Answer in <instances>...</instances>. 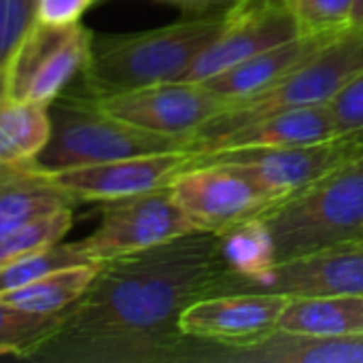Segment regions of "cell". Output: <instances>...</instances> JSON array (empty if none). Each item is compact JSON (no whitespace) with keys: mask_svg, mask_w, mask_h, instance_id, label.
I'll list each match as a JSON object with an SVG mask.
<instances>
[{"mask_svg":"<svg viewBox=\"0 0 363 363\" xmlns=\"http://www.w3.org/2000/svg\"><path fill=\"white\" fill-rule=\"evenodd\" d=\"M230 272L217 232H189L102 262L83 296L55 317L19 359L51 363L194 362L198 338L181 332L183 311Z\"/></svg>","mask_w":363,"mask_h":363,"instance_id":"cell-1","label":"cell"},{"mask_svg":"<svg viewBox=\"0 0 363 363\" xmlns=\"http://www.w3.org/2000/svg\"><path fill=\"white\" fill-rule=\"evenodd\" d=\"M228 11L198 15L145 32L94 36L91 55L79 81L85 98L181 81L196 57L219 36Z\"/></svg>","mask_w":363,"mask_h":363,"instance_id":"cell-2","label":"cell"},{"mask_svg":"<svg viewBox=\"0 0 363 363\" xmlns=\"http://www.w3.org/2000/svg\"><path fill=\"white\" fill-rule=\"evenodd\" d=\"M277 264L363 240V145L304 189L257 215Z\"/></svg>","mask_w":363,"mask_h":363,"instance_id":"cell-3","label":"cell"},{"mask_svg":"<svg viewBox=\"0 0 363 363\" xmlns=\"http://www.w3.org/2000/svg\"><path fill=\"white\" fill-rule=\"evenodd\" d=\"M362 70L363 30L349 28L262 91L228 102L221 113L189 136L187 151L198 155L211 143L238 128L285 111L328 104Z\"/></svg>","mask_w":363,"mask_h":363,"instance_id":"cell-4","label":"cell"},{"mask_svg":"<svg viewBox=\"0 0 363 363\" xmlns=\"http://www.w3.org/2000/svg\"><path fill=\"white\" fill-rule=\"evenodd\" d=\"M49 115L51 136L34 162L47 172L189 147V138L143 130L77 94H62L49 104Z\"/></svg>","mask_w":363,"mask_h":363,"instance_id":"cell-5","label":"cell"},{"mask_svg":"<svg viewBox=\"0 0 363 363\" xmlns=\"http://www.w3.org/2000/svg\"><path fill=\"white\" fill-rule=\"evenodd\" d=\"M94 36L81 21L49 26L34 19L6 64L4 94L40 106L53 104L85 70Z\"/></svg>","mask_w":363,"mask_h":363,"instance_id":"cell-6","label":"cell"},{"mask_svg":"<svg viewBox=\"0 0 363 363\" xmlns=\"http://www.w3.org/2000/svg\"><path fill=\"white\" fill-rule=\"evenodd\" d=\"M200 232L187 213L177 204L170 185L104 202L98 228L77 240L87 262H108L130 253H138L172 238Z\"/></svg>","mask_w":363,"mask_h":363,"instance_id":"cell-7","label":"cell"},{"mask_svg":"<svg viewBox=\"0 0 363 363\" xmlns=\"http://www.w3.org/2000/svg\"><path fill=\"white\" fill-rule=\"evenodd\" d=\"M363 145L362 132L340 134L313 145L289 147H253L217 151L208 155H191L189 164L215 162L242 172L253 185H257L272 202H279L340 164Z\"/></svg>","mask_w":363,"mask_h":363,"instance_id":"cell-8","label":"cell"},{"mask_svg":"<svg viewBox=\"0 0 363 363\" xmlns=\"http://www.w3.org/2000/svg\"><path fill=\"white\" fill-rule=\"evenodd\" d=\"M91 100L132 125L179 138H189L228 104L223 96L196 81H168Z\"/></svg>","mask_w":363,"mask_h":363,"instance_id":"cell-9","label":"cell"},{"mask_svg":"<svg viewBox=\"0 0 363 363\" xmlns=\"http://www.w3.org/2000/svg\"><path fill=\"white\" fill-rule=\"evenodd\" d=\"M285 0H240L228 11L219 36L196 57L181 81L204 83L230 66L300 36Z\"/></svg>","mask_w":363,"mask_h":363,"instance_id":"cell-10","label":"cell"},{"mask_svg":"<svg viewBox=\"0 0 363 363\" xmlns=\"http://www.w3.org/2000/svg\"><path fill=\"white\" fill-rule=\"evenodd\" d=\"M170 191L200 232H221L274 204L242 172L215 162L189 164L170 183Z\"/></svg>","mask_w":363,"mask_h":363,"instance_id":"cell-11","label":"cell"},{"mask_svg":"<svg viewBox=\"0 0 363 363\" xmlns=\"http://www.w3.org/2000/svg\"><path fill=\"white\" fill-rule=\"evenodd\" d=\"M281 294L287 298L363 296V251L328 249L277 264L262 281H238L230 272L213 294Z\"/></svg>","mask_w":363,"mask_h":363,"instance_id":"cell-12","label":"cell"},{"mask_svg":"<svg viewBox=\"0 0 363 363\" xmlns=\"http://www.w3.org/2000/svg\"><path fill=\"white\" fill-rule=\"evenodd\" d=\"M191 162L189 151H166L113 160L64 170H43L66 194L81 202H113L168 187Z\"/></svg>","mask_w":363,"mask_h":363,"instance_id":"cell-13","label":"cell"},{"mask_svg":"<svg viewBox=\"0 0 363 363\" xmlns=\"http://www.w3.org/2000/svg\"><path fill=\"white\" fill-rule=\"evenodd\" d=\"M287 302L281 294H211L183 311L179 328L206 342H247L277 330Z\"/></svg>","mask_w":363,"mask_h":363,"instance_id":"cell-14","label":"cell"},{"mask_svg":"<svg viewBox=\"0 0 363 363\" xmlns=\"http://www.w3.org/2000/svg\"><path fill=\"white\" fill-rule=\"evenodd\" d=\"M202 363H363V334L311 336L272 330L247 342L200 340Z\"/></svg>","mask_w":363,"mask_h":363,"instance_id":"cell-15","label":"cell"},{"mask_svg":"<svg viewBox=\"0 0 363 363\" xmlns=\"http://www.w3.org/2000/svg\"><path fill=\"white\" fill-rule=\"evenodd\" d=\"M334 115L328 104L285 111L251 125L238 128L215 143H211L202 153L208 155L217 151L232 149H253V147H289V145H313L334 136H340Z\"/></svg>","mask_w":363,"mask_h":363,"instance_id":"cell-16","label":"cell"},{"mask_svg":"<svg viewBox=\"0 0 363 363\" xmlns=\"http://www.w3.org/2000/svg\"><path fill=\"white\" fill-rule=\"evenodd\" d=\"M338 34H300L283 45H277L268 51H262L230 66L228 70L204 81V85H208L215 94L223 96L228 102L247 98L251 94L262 91L264 87L281 79L285 72L315 55Z\"/></svg>","mask_w":363,"mask_h":363,"instance_id":"cell-17","label":"cell"},{"mask_svg":"<svg viewBox=\"0 0 363 363\" xmlns=\"http://www.w3.org/2000/svg\"><path fill=\"white\" fill-rule=\"evenodd\" d=\"M77 204L36 164L11 168L0 174V238L32 219Z\"/></svg>","mask_w":363,"mask_h":363,"instance_id":"cell-18","label":"cell"},{"mask_svg":"<svg viewBox=\"0 0 363 363\" xmlns=\"http://www.w3.org/2000/svg\"><path fill=\"white\" fill-rule=\"evenodd\" d=\"M277 330L311 336L363 334V296L289 298Z\"/></svg>","mask_w":363,"mask_h":363,"instance_id":"cell-19","label":"cell"},{"mask_svg":"<svg viewBox=\"0 0 363 363\" xmlns=\"http://www.w3.org/2000/svg\"><path fill=\"white\" fill-rule=\"evenodd\" d=\"M100 266V262H89L53 270L28 285L0 294V304L32 315H60L83 296V291L96 279Z\"/></svg>","mask_w":363,"mask_h":363,"instance_id":"cell-20","label":"cell"},{"mask_svg":"<svg viewBox=\"0 0 363 363\" xmlns=\"http://www.w3.org/2000/svg\"><path fill=\"white\" fill-rule=\"evenodd\" d=\"M49 136V106L0 94V166L17 168L34 164Z\"/></svg>","mask_w":363,"mask_h":363,"instance_id":"cell-21","label":"cell"},{"mask_svg":"<svg viewBox=\"0 0 363 363\" xmlns=\"http://www.w3.org/2000/svg\"><path fill=\"white\" fill-rule=\"evenodd\" d=\"M219 234L223 259L238 281H262L277 266L270 232L259 217H249L223 228Z\"/></svg>","mask_w":363,"mask_h":363,"instance_id":"cell-22","label":"cell"},{"mask_svg":"<svg viewBox=\"0 0 363 363\" xmlns=\"http://www.w3.org/2000/svg\"><path fill=\"white\" fill-rule=\"evenodd\" d=\"M72 217H74V206H66L49 215H43L38 219H32L26 225L2 236L0 238V268L19 257H26L30 253H36L40 249H47L60 242L72 228Z\"/></svg>","mask_w":363,"mask_h":363,"instance_id":"cell-23","label":"cell"},{"mask_svg":"<svg viewBox=\"0 0 363 363\" xmlns=\"http://www.w3.org/2000/svg\"><path fill=\"white\" fill-rule=\"evenodd\" d=\"M77 264H89L85 255L81 253L77 240L74 242H55L53 247L40 249L36 253H30L26 257H19L6 266L0 268V294L17 289L21 285H28L53 270L77 266Z\"/></svg>","mask_w":363,"mask_h":363,"instance_id":"cell-24","label":"cell"},{"mask_svg":"<svg viewBox=\"0 0 363 363\" xmlns=\"http://www.w3.org/2000/svg\"><path fill=\"white\" fill-rule=\"evenodd\" d=\"M302 34H338L349 30L353 0H285Z\"/></svg>","mask_w":363,"mask_h":363,"instance_id":"cell-25","label":"cell"},{"mask_svg":"<svg viewBox=\"0 0 363 363\" xmlns=\"http://www.w3.org/2000/svg\"><path fill=\"white\" fill-rule=\"evenodd\" d=\"M36 19V0H0V94H4L6 64Z\"/></svg>","mask_w":363,"mask_h":363,"instance_id":"cell-26","label":"cell"},{"mask_svg":"<svg viewBox=\"0 0 363 363\" xmlns=\"http://www.w3.org/2000/svg\"><path fill=\"white\" fill-rule=\"evenodd\" d=\"M55 317L45 315H32L17 308H11L6 304H0V345L11 347L19 353H23L26 347H30L34 340H38L43 334L51 330L55 323Z\"/></svg>","mask_w":363,"mask_h":363,"instance_id":"cell-27","label":"cell"},{"mask_svg":"<svg viewBox=\"0 0 363 363\" xmlns=\"http://www.w3.org/2000/svg\"><path fill=\"white\" fill-rule=\"evenodd\" d=\"M334 121L342 134L363 130V70L355 74L330 102Z\"/></svg>","mask_w":363,"mask_h":363,"instance_id":"cell-28","label":"cell"},{"mask_svg":"<svg viewBox=\"0 0 363 363\" xmlns=\"http://www.w3.org/2000/svg\"><path fill=\"white\" fill-rule=\"evenodd\" d=\"M96 0H36V19L49 26L79 23Z\"/></svg>","mask_w":363,"mask_h":363,"instance_id":"cell-29","label":"cell"},{"mask_svg":"<svg viewBox=\"0 0 363 363\" xmlns=\"http://www.w3.org/2000/svg\"><path fill=\"white\" fill-rule=\"evenodd\" d=\"M157 2L179 6L183 13L198 17V15H211V13H223V11H230V9H232V6H236L240 0H157Z\"/></svg>","mask_w":363,"mask_h":363,"instance_id":"cell-30","label":"cell"},{"mask_svg":"<svg viewBox=\"0 0 363 363\" xmlns=\"http://www.w3.org/2000/svg\"><path fill=\"white\" fill-rule=\"evenodd\" d=\"M351 28L363 30V0H353V11H351Z\"/></svg>","mask_w":363,"mask_h":363,"instance_id":"cell-31","label":"cell"},{"mask_svg":"<svg viewBox=\"0 0 363 363\" xmlns=\"http://www.w3.org/2000/svg\"><path fill=\"white\" fill-rule=\"evenodd\" d=\"M0 357H19V353L11 347H2L0 345Z\"/></svg>","mask_w":363,"mask_h":363,"instance_id":"cell-32","label":"cell"},{"mask_svg":"<svg viewBox=\"0 0 363 363\" xmlns=\"http://www.w3.org/2000/svg\"><path fill=\"white\" fill-rule=\"evenodd\" d=\"M353 247H355V249H359V251H363V240H359V242H357V245H353Z\"/></svg>","mask_w":363,"mask_h":363,"instance_id":"cell-33","label":"cell"},{"mask_svg":"<svg viewBox=\"0 0 363 363\" xmlns=\"http://www.w3.org/2000/svg\"><path fill=\"white\" fill-rule=\"evenodd\" d=\"M17 168H19V166H17ZM6 170H11V168H6V166H0V174H4Z\"/></svg>","mask_w":363,"mask_h":363,"instance_id":"cell-34","label":"cell"}]
</instances>
